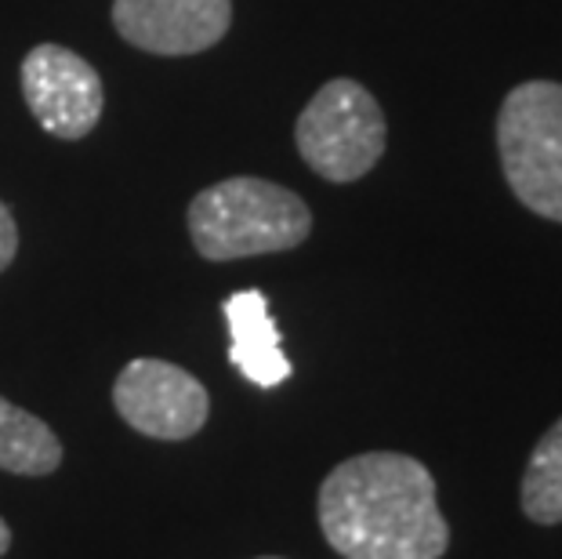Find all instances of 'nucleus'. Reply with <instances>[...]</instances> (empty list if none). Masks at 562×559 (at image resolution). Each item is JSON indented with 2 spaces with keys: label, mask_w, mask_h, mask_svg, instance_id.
Listing matches in <instances>:
<instances>
[{
  "label": "nucleus",
  "mask_w": 562,
  "mask_h": 559,
  "mask_svg": "<svg viewBox=\"0 0 562 559\" xmlns=\"http://www.w3.org/2000/svg\"><path fill=\"white\" fill-rule=\"evenodd\" d=\"M319 527L345 559H439L450 545L432 472L392 450L330 469L319 487Z\"/></svg>",
  "instance_id": "obj_1"
},
{
  "label": "nucleus",
  "mask_w": 562,
  "mask_h": 559,
  "mask_svg": "<svg viewBox=\"0 0 562 559\" xmlns=\"http://www.w3.org/2000/svg\"><path fill=\"white\" fill-rule=\"evenodd\" d=\"M313 211L305 200L266 178H225L189 204V236L211 261L277 255L305 244Z\"/></svg>",
  "instance_id": "obj_2"
},
{
  "label": "nucleus",
  "mask_w": 562,
  "mask_h": 559,
  "mask_svg": "<svg viewBox=\"0 0 562 559\" xmlns=\"http://www.w3.org/2000/svg\"><path fill=\"white\" fill-rule=\"evenodd\" d=\"M497 153L519 204L548 222H562V85L526 80L505 94Z\"/></svg>",
  "instance_id": "obj_3"
},
{
  "label": "nucleus",
  "mask_w": 562,
  "mask_h": 559,
  "mask_svg": "<svg viewBox=\"0 0 562 559\" xmlns=\"http://www.w3.org/2000/svg\"><path fill=\"white\" fill-rule=\"evenodd\" d=\"M385 113L363 85L327 80L297 116L294 142L302 160L327 182H356L385 157Z\"/></svg>",
  "instance_id": "obj_4"
},
{
  "label": "nucleus",
  "mask_w": 562,
  "mask_h": 559,
  "mask_svg": "<svg viewBox=\"0 0 562 559\" xmlns=\"http://www.w3.org/2000/svg\"><path fill=\"white\" fill-rule=\"evenodd\" d=\"M113 403L131 429L153 439L196 436L211 414L207 389L186 367L149 356L124 367L113 385Z\"/></svg>",
  "instance_id": "obj_5"
},
{
  "label": "nucleus",
  "mask_w": 562,
  "mask_h": 559,
  "mask_svg": "<svg viewBox=\"0 0 562 559\" xmlns=\"http://www.w3.org/2000/svg\"><path fill=\"white\" fill-rule=\"evenodd\" d=\"M22 94H26L37 124L55 138L91 135L105 102L94 66L63 44H41L26 55Z\"/></svg>",
  "instance_id": "obj_6"
},
{
  "label": "nucleus",
  "mask_w": 562,
  "mask_h": 559,
  "mask_svg": "<svg viewBox=\"0 0 562 559\" xmlns=\"http://www.w3.org/2000/svg\"><path fill=\"white\" fill-rule=\"evenodd\" d=\"M229 0H113L116 33L153 55H196L229 33Z\"/></svg>",
  "instance_id": "obj_7"
},
{
  "label": "nucleus",
  "mask_w": 562,
  "mask_h": 559,
  "mask_svg": "<svg viewBox=\"0 0 562 559\" xmlns=\"http://www.w3.org/2000/svg\"><path fill=\"white\" fill-rule=\"evenodd\" d=\"M229 324V360L247 382L258 389H277L291 378V360L283 353L277 320L269 313V299L261 291H236L222 305Z\"/></svg>",
  "instance_id": "obj_8"
},
{
  "label": "nucleus",
  "mask_w": 562,
  "mask_h": 559,
  "mask_svg": "<svg viewBox=\"0 0 562 559\" xmlns=\"http://www.w3.org/2000/svg\"><path fill=\"white\" fill-rule=\"evenodd\" d=\"M63 466V444L37 414L0 396V469L19 476H47Z\"/></svg>",
  "instance_id": "obj_9"
},
{
  "label": "nucleus",
  "mask_w": 562,
  "mask_h": 559,
  "mask_svg": "<svg viewBox=\"0 0 562 559\" xmlns=\"http://www.w3.org/2000/svg\"><path fill=\"white\" fill-rule=\"evenodd\" d=\"M522 513L526 519L555 527L562 523V418L537 439L522 472Z\"/></svg>",
  "instance_id": "obj_10"
},
{
  "label": "nucleus",
  "mask_w": 562,
  "mask_h": 559,
  "mask_svg": "<svg viewBox=\"0 0 562 559\" xmlns=\"http://www.w3.org/2000/svg\"><path fill=\"white\" fill-rule=\"evenodd\" d=\"M15 251H19V225H15V219H11L8 204L0 200V272L11 266Z\"/></svg>",
  "instance_id": "obj_11"
},
{
  "label": "nucleus",
  "mask_w": 562,
  "mask_h": 559,
  "mask_svg": "<svg viewBox=\"0 0 562 559\" xmlns=\"http://www.w3.org/2000/svg\"><path fill=\"white\" fill-rule=\"evenodd\" d=\"M8 545H11V530H8V523L0 519V556L8 552Z\"/></svg>",
  "instance_id": "obj_12"
},
{
  "label": "nucleus",
  "mask_w": 562,
  "mask_h": 559,
  "mask_svg": "<svg viewBox=\"0 0 562 559\" xmlns=\"http://www.w3.org/2000/svg\"><path fill=\"white\" fill-rule=\"evenodd\" d=\"M261 559H277V556H261Z\"/></svg>",
  "instance_id": "obj_13"
}]
</instances>
